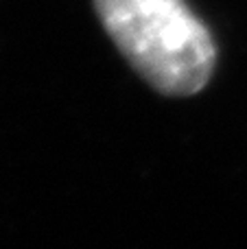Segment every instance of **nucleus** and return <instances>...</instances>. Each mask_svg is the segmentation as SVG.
Masks as SVG:
<instances>
[{
	"label": "nucleus",
	"mask_w": 247,
	"mask_h": 249,
	"mask_svg": "<svg viewBox=\"0 0 247 249\" xmlns=\"http://www.w3.org/2000/svg\"><path fill=\"white\" fill-rule=\"evenodd\" d=\"M94 11L121 55L153 90L191 96L210 81L214 39L184 0H94Z\"/></svg>",
	"instance_id": "nucleus-1"
}]
</instances>
